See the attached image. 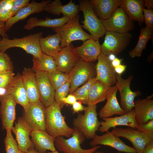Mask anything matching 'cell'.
Segmentation results:
<instances>
[{
    "mask_svg": "<svg viewBox=\"0 0 153 153\" xmlns=\"http://www.w3.org/2000/svg\"><path fill=\"white\" fill-rule=\"evenodd\" d=\"M32 69L35 73L39 71L49 72L57 69L54 58L42 53L38 58L33 57Z\"/></svg>",
    "mask_w": 153,
    "mask_h": 153,
    "instance_id": "d6a6232c",
    "label": "cell"
},
{
    "mask_svg": "<svg viewBox=\"0 0 153 153\" xmlns=\"http://www.w3.org/2000/svg\"><path fill=\"white\" fill-rule=\"evenodd\" d=\"M0 116L2 129L11 130L16 118V104L12 96L5 93L0 95Z\"/></svg>",
    "mask_w": 153,
    "mask_h": 153,
    "instance_id": "4fadbf2b",
    "label": "cell"
},
{
    "mask_svg": "<svg viewBox=\"0 0 153 153\" xmlns=\"http://www.w3.org/2000/svg\"><path fill=\"white\" fill-rule=\"evenodd\" d=\"M143 21L146 24V27L153 30V10L144 8L143 9Z\"/></svg>",
    "mask_w": 153,
    "mask_h": 153,
    "instance_id": "7bdbcfd3",
    "label": "cell"
},
{
    "mask_svg": "<svg viewBox=\"0 0 153 153\" xmlns=\"http://www.w3.org/2000/svg\"><path fill=\"white\" fill-rule=\"evenodd\" d=\"M70 19L68 17L63 16L60 18L54 19L48 17L44 19H40L36 17H31L27 20L23 28L26 30H30L39 26L52 29L60 27L67 22Z\"/></svg>",
    "mask_w": 153,
    "mask_h": 153,
    "instance_id": "f1b7e54d",
    "label": "cell"
},
{
    "mask_svg": "<svg viewBox=\"0 0 153 153\" xmlns=\"http://www.w3.org/2000/svg\"><path fill=\"white\" fill-rule=\"evenodd\" d=\"M80 16L78 14L70 18L62 26L52 29L60 36L61 41L60 46L62 48L69 45L75 41L80 40L83 42L93 39L91 35L82 29L79 23Z\"/></svg>",
    "mask_w": 153,
    "mask_h": 153,
    "instance_id": "3957f363",
    "label": "cell"
},
{
    "mask_svg": "<svg viewBox=\"0 0 153 153\" xmlns=\"http://www.w3.org/2000/svg\"><path fill=\"white\" fill-rule=\"evenodd\" d=\"M93 10L100 19L109 18L115 10L120 6L123 0H90Z\"/></svg>",
    "mask_w": 153,
    "mask_h": 153,
    "instance_id": "4316f807",
    "label": "cell"
},
{
    "mask_svg": "<svg viewBox=\"0 0 153 153\" xmlns=\"http://www.w3.org/2000/svg\"><path fill=\"white\" fill-rule=\"evenodd\" d=\"M7 93L11 95L15 101L23 108L29 103L26 92L23 83L22 75L18 73L5 89Z\"/></svg>",
    "mask_w": 153,
    "mask_h": 153,
    "instance_id": "cb8c5ba5",
    "label": "cell"
},
{
    "mask_svg": "<svg viewBox=\"0 0 153 153\" xmlns=\"http://www.w3.org/2000/svg\"><path fill=\"white\" fill-rule=\"evenodd\" d=\"M22 76L29 103L40 101L35 73L32 69L25 68Z\"/></svg>",
    "mask_w": 153,
    "mask_h": 153,
    "instance_id": "484cf974",
    "label": "cell"
},
{
    "mask_svg": "<svg viewBox=\"0 0 153 153\" xmlns=\"http://www.w3.org/2000/svg\"><path fill=\"white\" fill-rule=\"evenodd\" d=\"M143 0H123L120 7L133 21L138 22L141 26L143 22Z\"/></svg>",
    "mask_w": 153,
    "mask_h": 153,
    "instance_id": "f546056e",
    "label": "cell"
},
{
    "mask_svg": "<svg viewBox=\"0 0 153 153\" xmlns=\"http://www.w3.org/2000/svg\"><path fill=\"white\" fill-rule=\"evenodd\" d=\"M95 69L92 62H85L80 59L68 74L70 83V94L95 77Z\"/></svg>",
    "mask_w": 153,
    "mask_h": 153,
    "instance_id": "ba28073f",
    "label": "cell"
},
{
    "mask_svg": "<svg viewBox=\"0 0 153 153\" xmlns=\"http://www.w3.org/2000/svg\"><path fill=\"white\" fill-rule=\"evenodd\" d=\"M23 109V117L32 130L46 131V108L41 101L29 103Z\"/></svg>",
    "mask_w": 153,
    "mask_h": 153,
    "instance_id": "30bf717a",
    "label": "cell"
},
{
    "mask_svg": "<svg viewBox=\"0 0 153 153\" xmlns=\"http://www.w3.org/2000/svg\"><path fill=\"white\" fill-rule=\"evenodd\" d=\"M6 135L4 140L6 153H25L19 148L17 143L13 137L11 130H6Z\"/></svg>",
    "mask_w": 153,
    "mask_h": 153,
    "instance_id": "8d00e7d4",
    "label": "cell"
},
{
    "mask_svg": "<svg viewBox=\"0 0 153 153\" xmlns=\"http://www.w3.org/2000/svg\"><path fill=\"white\" fill-rule=\"evenodd\" d=\"M143 153H153V140L147 144L144 149Z\"/></svg>",
    "mask_w": 153,
    "mask_h": 153,
    "instance_id": "c3c4849f",
    "label": "cell"
},
{
    "mask_svg": "<svg viewBox=\"0 0 153 153\" xmlns=\"http://www.w3.org/2000/svg\"><path fill=\"white\" fill-rule=\"evenodd\" d=\"M94 153H104L103 152H100V151H97V152L96 151Z\"/></svg>",
    "mask_w": 153,
    "mask_h": 153,
    "instance_id": "9f6ffc18",
    "label": "cell"
},
{
    "mask_svg": "<svg viewBox=\"0 0 153 153\" xmlns=\"http://www.w3.org/2000/svg\"><path fill=\"white\" fill-rule=\"evenodd\" d=\"M110 87L100 81L96 80L90 89L88 105H96L105 100Z\"/></svg>",
    "mask_w": 153,
    "mask_h": 153,
    "instance_id": "1f68e13d",
    "label": "cell"
},
{
    "mask_svg": "<svg viewBox=\"0 0 153 153\" xmlns=\"http://www.w3.org/2000/svg\"><path fill=\"white\" fill-rule=\"evenodd\" d=\"M29 3V0H14L11 10L12 17L14 16L22 8Z\"/></svg>",
    "mask_w": 153,
    "mask_h": 153,
    "instance_id": "b9f144b4",
    "label": "cell"
},
{
    "mask_svg": "<svg viewBox=\"0 0 153 153\" xmlns=\"http://www.w3.org/2000/svg\"><path fill=\"white\" fill-rule=\"evenodd\" d=\"M70 87V81L55 90V101L59 105L61 109H62L65 104L63 102V99L66 97L69 91Z\"/></svg>",
    "mask_w": 153,
    "mask_h": 153,
    "instance_id": "f35d334b",
    "label": "cell"
},
{
    "mask_svg": "<svg viewBox=\"0 0 153 153\" xmlns=\"http://www.w3.org/2000/svg\"><path fill=\"white\" fill-rule=\"evenodd\" d=\"M77 101L76 97L72 94H69L63 100V103L65 105L67 104L72 105Z\"/></svg>",
    "mask_w": 153,
    "mask_h": 153,
    "instance_id": "bcb514c9",
    "label": "cell"
},
{
    "mask_svg": "<svg viewBox=\"0 0 153 153\" xmlns=\"http://www.w3.org/2000/svg\"><path fill=\"white\" fill-rule=\"evenodd\" d=\"M101 45L99 40L88 39L80 46L74 48V50L82 61L92 62L97 60L101 53Z\"/></svg>",
    "mask_w": 153,
    "mask_h": 153,
    "instance_id": "603a6c76",
    "label": "cell"
},
{
    "mask_svg": "<svg viewBox=\"0 0 153 153\" xmlns=\"http://www.w3.org/2000/svg\"><path fill=\"white\" fill-rule=\"evenodd\" d=\"M13 69V63L9 56L5 52H0V73Z\"/></svg>",
    "mask_w": 153,
    "mask_h": 153,
    "instance_id": "ab89813d",
    "label": "cell"
},
{
    "mask_svg": "<svg viewBox=\"0 0 153 153\" xmlns=\"http://www.w3.org/2000/svg\"><path fill=\"white\" fill-rule=\"evenodd\" d=\"M14 75L12 71L0 73V89H5L12 82Z\"/></svg>",
    "mask_w": 153,
    "mask_h": 153,
    "instance_id": "60d3db41",
    "label": "cell"
},
{
    "mask_svg": "<svg viewBox=\"0 0 153 153\" xmlns=\"http://www.w3.org/2000/svg\"><path fill=\"white\" fill-rule=\"evenodd\" d=\"M44 11L58 16L62 14L63 16L70 18L78 14L79 11L78 5H76L72 0L64 5L60 0L51 1L46 5Z\"/></svg>",
    "mask_w": 153,
    "mask_h": 153,
    "instance_id": "83f0119b",
    "label": "cell"
},
{
    "mask_svg": "<svg viewBox=\"0 0 153 153\" xmlns=\"http://www.w3.org/2000/svg\"><path fill=\"white\" fill-rule=\"evenodd\" d=\"M61 41L60 36L57 33L42 37L40 41L42 53L54 58L62 49Z\"/></svg>",
    "mask_w": 153,
    "mask_h": 153,
    "instance_id": "4dcf8cb0",
    "label": "cell"
},
{
    "mask_svg": "<svg viewBox=\"0 0 153 153\" xmlns=\"http://www.w3.org/2000/svg\"><path fill=\"white\" fill-rule=\"evenodd\" d=\"M48 153H59L56 150L54 152H49Z\"/></svg>",
    "mask_w": 153,
    "mask_h": 153,
    "instance_id": "11a10c76",
    "label": "cell"
},
{
    "mask_svg": "<svg viewBox=\"0 0 153 153\" xmlns=\"http://www.w3.org/2000/svg\"><path fill=\"white\" fill-rule=\"evenodd\" d=\"M109 59L112 61L114 60L116 57V56L114 54H110L107 56Z\"/></svg>",
    "mask_w": 153,
    "mask_h": 153,
    "instance_id": "db71d44e",
    "label": "cell"
},
{
    "mask_svg": "<svg viewBox=\"0 0 153 153\" xmlns=\"http://www.w3.org/2000/svg\"><path fill=\"white\" fill-rule=\"evenodd\" d=\"M153 95L145 99H138L134 101L133 109L135 119L138 125L145 124L148 120L153 119Z\"/></svg>",
    "mask_w": 153,
    "mask_h": 153,
    "instance_id": "7402d4cb",
    "label": "cell"
},
{
    "mask_svg": "<svg viewBox=\"0 0 153 153\" xmlns=\"http://www.w3.org/2000/svg\"><path fill=\"white\" fill-rule=\"evenodd\" d=\"M104 41L101 45V53L108 56L118 55L129 44L132 37L129 32L121 33L106 31Z\"/></svg>",
    "mask_w": 153,
    "mask_h": 153,
    "instance_id": "52a82bcc",
    "label": "cell"
},
{
    "mask_svg": "<svg viewBox=\"0 0 153 153\" xmlns=\"http://www.w3.org/2000/svg\"><path fill=\"white\" fill-rule=\"evenodd\" d=\"M118 153H121V152H118Z\"/></svg>",
    "mask_w": 153,
    "mask_h": 153,
    "instance_id": "680465c9",
    "label": "cell"
},
{
    "mask_svg": "<svg viewBox=\"0 0 153 153\" xmlns=\"http://www.w3.org/2000/svg\"><path fill=\"white\" fill-rule=\"evenodd\" d=\"M73 128V133L70 137L66 139L59 136L55 138L54 145L59 151L64 153H94L100 148V146L97 145L88 149L82 148L80 144L85 138L78 130Z\"/></svg>",
    "mask_w": 153,
    "mask_h": 153,
    "instance_id": "8992f818",
    "label": "cell"
},
{
    "mask_svg": "<svg viewBox=\"0 0 153 153\" xmlns=\"http://www.w3.org/2000/svg\"><path fill=\"white\" fill-rule=\"evenodd\" d=\"M96 109V105L88 106L84 114H79L73 119V128L81 133L86 139H93L101 126Z\"/></svg>",
    "mask_w": 153,
    "mask_h": 153,
    "instance_id": "277c9868",
    "label": "cell"
},
{
    "mask_svg": "<svg viewBox=\"0 0 153 153\" xmlns=\"http://www.w3.org/2000/svg\"><path fill=\"white\" fill-rule=\"evenodd\" d=\"M152 30L146 27L141 29L139 40L136 46L129 53L130 57L134 58L141 56L147 42L151 38Z\"/></svg>",
    "mask_w": 153,
    "mask_h": 153,
    "instance_id": "836d02e7",
    "label": "cell"
},
{
    "mask_svg": "<svg viewBox=\"0 0 153 153\" xmlns=\"http://www.w3.org/2000/svg\"><path fill=\"white\" fill-rule=\"evenodd\" d=\"M59 105L55 101L46 108V131L54 138L71 137L74 130L68 126L62 116Z\"/></svg>",
    "mask_w": 153,
    "mask_h": 153,
    "instance_id": "6da1fadb",
    "label": "cell"
},
{
    "mask_svg": "<svg viewBox=\"0 0 153 153\" xmlns=\"http://www.w3.org/2000/svg\"><path fill=\"white\" fill-rule=\"evenodd\" d=\"M35 73L40 101L46 108L55 101V90L50 83L47 72L39 71Z\"/></svg>",
    "mask_w": 153,
    "mask_h": 153,
    "instance_id": "d6986e66",
    "label": "cell"
},
{
    "mask_svg": "<svg viewBox=\"0 0 153 153\" xmlns=\"http://www.w3.org/2000/svg\"><path fill=\"white\" fill-rule=\"evenodd\" d=\"M106 31L129 32L134 28L133 21L121 7L117 8L107 19H100Z\"/></svg>",
    "mask_w": 153,
    "mask_h": 153,
    "instance_id": "8fae6325",
    "label": "cell"
},
{
    "mask_svg": "<svg viewBox=\"0 0 153 153\" xmlns=\"http://www.w3.org/2000/svg\"><path fill=\"white\" fill-rule=\"evenodd\" d=\"M32 131L23 117L18 118L14 126L11 129L15 135L19 148L24 152L30 148H34L29 137Z\"/></svg>",
    "mask_w": 153,
    "mask_h": 153,
    "instance_id": "e0dca14e",
    "label": "cell"
},
{
    "mask_svg": "<svg viewBox=\"0 0 153 153\" xmlns=\"http://www.w3.org/2000/svg\"><path fill=\"white\" fill-rule=\"evenodd\" d=\"M137 129L146 133L153 134V119L148 120L144 124L138 125Z\"/></svg>",
    "mask_w": 153,
    "mask_h": 153,
    "instance_id": "ee69618b",
    "label": "cell"
},
{
    "mask_svg": "<svg viewBox=\"0 0 153 153\" xmlns=\"http://www.w3.org/2000/svg\"><path fill=\"white\" fill-rule=\"evenodd\" d=\"M95 68V76L97 80L103 82L109 87L115 85L116 73L114 68L107 56L102 53L98 57Z\"/></svg>",
    "mask_w": 153,
    "mask_h": 153,
    "instance_id": "5bb4252c",
    "label": "cell"
},
{
    "mask_svg": "<svg viewBox=\"0 0 153 153\" xmlns=\"http://www.w3.org/2000/svg\"><path fill=\"white\" fill-rule=\"evenodd\" d=\"M119 137H124L132 144L137 153H143L147 143L153 140V134L146 133L130 127L112 128L111 131Z\"/></svg>",
    "mask_w": 153,
    "mask_h": 153,
    "instance_id": "9c48e42d",
    "label": "cell"
},
{
    "mask_svg": "<svg viewBox=\"0 0 153 153\" xmlns=\"http://www.w3.org/2000/svg\"><path fill=\"white\" fill-rule=\"evenodd\" d=\"M92 139L90 143L92 147L99 145H102L113 148L120 152L137 153L133 147L128 145L122 141L120 137L109 131L101 135L96 134Z\"/></svg>",
    "mask_w": 153,
    "mask_h": 153,
    "instance_id": "2e32d148",
    "label": "cell"
},
{
    "mask_svg": "<svg viewBox=\"0 0 153 153\" xmlns=\"http://www.w3.org/2000/svg\"><path fill=\"white\" fill-rule=\"evenodd\" d=\"M79 3V11H82L84 18L82 27L88 31L93 39L99 40L106 31L105 27L95 14L90 1L80 0Z\"/></svg>",
    "mask_w": 153,
    "mask_h": 153,
    "instance_id": "5b68a950",
    "label": "cell"
},
{
    "mask_svg": "<svg viewBox=\"0 0 153 153\" xmlns=\"http://www.w3.org/2000/svg\"><path fill=\"white\" fill-rule=\"evenodd\" d=\"M47 73L50 83L55 90L70 81L68 74L58 69Z\"/></svg>",
    "mask_w": 153,
    "mask_h": 153,
    "instance_id": "d590c367",
    "label": "cell"
},
{
    "mask_svg": "<svg viewBox=\"0 0 153 153\" xmlns=\"http://www.w3.org/2000/svg\"><path fill=\"white\" fill-rule=\"evenodd\" d=\"M0 36L3 37L8 38V35L6 33L5 30V24L0 22Z\"/></svg>",
    "mask_w": 153,
    "mask_h": 153,
    "instance_id": "f907efd6",
    "label": "cell"
},
{
    "mask_svg": "<svg viewBox=\"0 0 153 153\" xmlns=\"http://www.w3.org/2000/svg\"><path fill=\"white\" fill-rule=\"evenodd\" d=\"M30 136L35 149L40 153H46L47 150L52 152L56 150L54 145L55 138L46 131L33 130Z\"/></svg>",
    "mask_w": 153,
    "mask_h": 153,
    "instance_id": "d4e9b609",
    "label": "cell"
},
{
    "mask_svg": "<svg viewBox=\"0 0 153 153\" xmlns=\"http://www.w3.org/2000/svg\"><path fill=\"white\" fill-rule=\"evenodd\" d=\"M86 107L83 106L80 101H76L72 105V109L74 113L84 111Z\"/></svg>",
    "mask_w": 153,
    "mask_h": 153,
    "instance_id": "f6af8a7d",
    "label": "cell"
},
{
    "mask_svg": "<svg viewBox=\"0 0 153 153\" xmlns=\"http://www.w3.org/2000/svg\"><path fill=\"white\" fill-rule=\"evenodd\" d=\"M51 1L50 0H43L40 2H37L34 0L32 1L5 23V32L9 30L14 24L19 21L25 19L32 14L40 13L44 11L46 5Z\"/></svg>",
    "mask_w": 153,
    "mask_h": 153,
    "instance_id": "ffe728a7",
    "label": "cell"
},
{
    "mask_svg": "<svg viewBox=\"0 0 153 153\" xmlns=\"http://www.w3.org/2000/svg\"><path fill=\"white\" fill-rule=\"evenodd\" d=\"M133 78L132 76H130L124 79L121 75L116 74L115 84L120 94V106L126 113L133 108L135 98L141 94L139 91H133L131 89L130 84Z\"/></svg>",
    "mask_w": 153,
    "mask_h": 153,
    "instance_id": "7c38bea8",
    "label": "cell"
},
{
    "mask_svg": "<svg viewBox=\"0 0 153 153\" xmlns=\"http://www.w3.org/2000/svg\"><path fill=\"white\" fill-rule=\"evenodd\" d=\"M97 80L95 76L92 78L81 87L77 88L71 94L76 97L77 101L87 105L90 89L92 85Z\"/></svg>",
    "mask_w": 153,
    "mask_h": 153,
    "instance_id": "e575fe53",
    "label": "cell"
},
{
    "mask_svg": "<svg viewBox=\"0 0 153 153\" xmlns=\"http://www.w3.org/2000/svg\"><path fill=\"white\" fill-rule=\"evenodd\" d=\"M54 58L57 69L68 75L80 59L71 43L62 48Z\"/></svg>",
    "mask_w": 153,
    "mask_h": 153,
    "instance_id": "9a60e30c",
    "label": "cell"
},
{
    "mask_svg": "<svg viewBox=\"0 0 153 153\" xmlns=\"http://www.w3.org/2000/svg\"><path fill=\"white\" fill-rule=\"evenodd\" d=\"M100 122L101 126L99 130L101 133L106 132L111 128L123 126L137 129L138 124L135 119L133 109L130 112L123 115L113 117L103 118Z\"/></svg>",
    "mask_w": 153,
    "mask_h": 153,
    "instance_id": "ac0fdd59",
    "label": "cell"
},
{
    "mask_svg": "<svg viewBox=\"0 0 153 153\" xmlns=\"http://www.w3.org/2000/svg\"><path fill=\"white\" fill-rule=\"evenodd\" d=\"M144 7L147 8V9L152 10L153 8V1L152 0H143Z\"/></svg>",
    "mask_w": 153,
    "mask_h": 153,
    "instance_id": "681fc988",
    "label": "cell"
},
{
    "mask_svg": "<svg viewBox=\"0 0 153 153\" xmlns=\"http://www.w3.org/2000/svg\"><path fill=\"white\" fill-rule=\"evenodd\" d=\"M43 33L39 32L20 38L9 39L3 37L0 45V52H5L7 50L13 47H18L23 49L33 57L39 58L42 53L40 41L42 37Z\"/></svg>",
    "mask_w": 153,
    "mask_h": 153,
    "instance_id": "7a4b0ae2",
    "label": "cell"
},
{
    "mask_svg": "<svg viewBox=\"0 0 153 153\" xmlns=\"http://www.w3.org/2000/svg\"><path fill=\"white\" fill-rule=\"evenodd\" d=\"M118 90L115 85L110 87L107 97V102L99 113L101 118L111 117L114 115H122L126 113L122 108L116 97Z\"/></svg>",
    "mask_w": 153,
    "mask_h": 153,
    "instance_id": "44dd1931",
    "label": "cell"
},
{
    "mask_svg": "<svg viewBox=\"0 0 153 153\" xmlns=\"http://www.w3.org/2000/svg\"><path fill=\"white\" fill-rule=\"evenodd\" d=\"M14 0H0V22L5 23L11 17Z\"/></svg>",
    "mask_w": 153,
    "mask_h": 153,
    "instance_id": "74e56055",
    "label": "cell"
},
{
    "mask_svg": "<svg viewBox=\"0 0 153 153\" xmlns=\"http://www.w3.org/2000/svg\"><path fill=\"white\" fill-rule=\"evenodd\" d=\"M1 39H1V38H0V44H1Z\"/></svg>",
    "mask_w": 153,
    "mask_h": 153,
    "instance_id": "6f0895ef",
    "label": "cell"
},
{
    "mask_svg": "<svg viewBox=\"0 0 153 153\" xmlns=\"http://www.w3.org/2000/svg\"><path fill=\"white\" fill-rule=\"evenodd\" d=\"M123 59L116 58L111 61V64L114 68L121 64Z\"/></svg>",
    "mask_w": 153,
    "mask_h": 153,
    "instance_id": "816d5d0a",
    "label": "cell"
},
{
    "mask_svg": "<svg viewBox=\"0 0 153 153\" xmlns=\"http://www.w3.org/2000/svg\"><path fill=\"white\" fill-rule=\"evenodd\" d=\"M127 67L126 65L120 64L114 68V69L116 74L121 75L126 70Z\"/></svg>",
    "mask_w": 153,
    "mask_h": 153,
    "instance_id": "7dc6e473",
    "label": "cell"
},
{
    "mask_svg": "<svg viewBox=\"0 0 153 153\" xmlns=\"http://www.w3.org/2000/svg\"><path fill=\"white\" fill-rule=\"evenodd\" d=\"M25 153H40L36 150L35 148H32L28 150Z\"/></svg>",
    "mask_w": 153,
    "mask_h": 153,
    "instance_id": "f5cc1de1",
    "label": "cell"
}]
</instances>
